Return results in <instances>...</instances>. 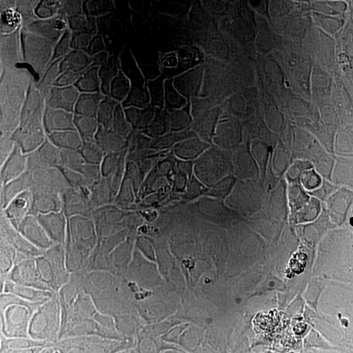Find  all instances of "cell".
I'll return each mask as SVG.
<instances>
[{"mask_svg": "<svg viewBox=\"0 0 353 353\" xmlns=\"http://www.w3.org/2000/svg\"><path fill=\"white\" fill-rule=\"evenodd\" d=\"M72 163L50 137L0 141V265L23 267L38 250L41 229L64 166Z\"/></svg>", "mask_w": 353, "mask_h": 353, "instance_id": "1", "label": "cell"}, {"mask_svg": "<svg viewBox=\"0 0 353 353\" xmlns=\"http://www.w3.org/2000/svg\"><path fill=\"white\" fill-rule=\"evenodd\" d=\"M64 166L45 216L36 255L24 268L48 307L74 300L93 278L87 249L90 198Z\"/></svg>", "mask_w": 353, "mask_h": 353, "instance_id": "2", "label": "cell"}, {"mask_svg": "<svg viewBox=\"0 0 353 353\" xmlns=\"http://www.w3.org/2000/svg\"><path fill=\"white\" fill-rule=\"evenodd\" d=\"M42 75L48 123L61 131L75 150L76 163L101 126L113 84L57 63L45 55Z\"/></svg>", "mask_w": 353, "mask_h": 353, "instance_id": "3", "label": "cell"}, {"mask_svg": "<svg viewBox=\"0 0 353 353\" xmlns=\"http://www.w3.org/2000/svg\"><path fill=\"white\" fill-rule=\"evenodd\" d=\"M43 51L30 62L0 70V141L49 126L43 88Z\"/></svg>", "mask_w": 353, "mask_h": 353, "instance_id": "4", "label": "cell"}, {"mask_svg": "<svg viewBox=\"0 0 353 353\" xmlns=\"http://www.w3.org/2000/svg\"><path fill=\"white\" fill-rule=\"evenodd\" d=\"M135 55V39L121 29H114L102 37L75 38L45 57L114 85Z\"/></svg>", "mask_w": 353, "mask_h": 353, "instance_id": "5", "label": "cell"}, {"mask_svg": "<svg viewBox=\"0 0 353 353\" xmlns=\"http://www.w3.org/2000/svg\"><path fill=\"white\" fill-rule=\"evenodd\" d=\"M160 185L150 172L106 173L90 198V211L148 227Z\"/></svg>", "mask_w": 353, "mask_h": 353, "instance_id": "6", "label": "cell"}, {"mask_svg": "<svg viewBox=\"0 0 353 353\" xmlns=\"http://www.w3.org/2000/svg\"><path fill=\"white\" fill-rule=\"evenodd\" d=\"M147 240L148 227L90 212L87 249L93 271L112 263L152 261Z\"/></svg>", "mask_w": 353, "mask_h": 353, "instance_id": "7", "label": "cell"}, {"mask_svg": "<svg viewBox=\"0 0 353 353\" xmlns=\"http://www.w3.org/2000/svg\"><path fill=\"white\" fill-rule=\"evenodd\" d=\"M190 283L211 307L237 306L254 299V279L225 258L214 259L201 250L190 271Z\"/></svg>", "mask_w": 353, "mask_h": 353, "instance_id": "8", "label": "cell"}, {"mask_svg": "<svg viewBox=\"0 0 353 353\" xmlns=\"http://www.w3.org/2000/svg\"><path fill=\"white\" fill-rule=\"evenodd\" d=\"M185 117L170 102L141 100L119 127L121 147L139 140L165 147L183 135Z\"/></svg>", "mask_w": 353, "mask_h": 353, "instance_id": "9", "label": "cell"}, {"mask_svg": "<svg viewBox=\"0 0 353 353\" xmlns=\"http://www.w3.org/2000/svg\"><path fill=\"white\" fill-rule=\"evenodd\" d=\"M54 341V309L32 287L24 307L1 332V353H39Z\"/></svg>", "mask_w": 353, "mask_h": 353, "instance_id": "10", "label": "cell"}, {"mask_svg": "<svg viewBox=\"0 0 353 353\" xmlns=\"http://www.w3.org/2000/svg\"><path fill=\"white\" fill-rule=\"evenodd\" d=\"M211 191L203 183L188 186H160L153 203L148 228L192 236L195 220Z\"/></svg>", "mask_w": 353, "mask_h": 353, "instance_id": "11", "label": "cell"}, {"mask_svg": "<svg viewBox=\"0 0 353 353\" xmlns=\"http://www.w3.org/2000/svg\"><path fill=\"white\" fill-rule=\"evenodd\" d=\"M94 276L121 300L159 301L165 280L153 261H132L102 265Z\"/></svg>", "mask_w": 353, "mask_h": 353, "instance_id": "12", "label": "cell"}, {"mask_svg": "<svg viewBox=\"0 0 353 353\" xmlns=\"http://www.w3.org/2000/svg\"><path fill=\"white\" fill-rule=\"evenodd\" d=\"M199 134H183L165 145L150 168L160 186H188L202 183Z\"/></svg>", "mask_w": 353, "mask_h": 353, "instance_id": "13", "label": "cell"}, {"mask_svg": "<svg viewBox=\"0 0 353 353\" xmlns=\"http://www.w3.org/2000/svg\"><path fill=\"white\" fill-rule=\"evenodd\" d=\"M284 263L305 278L316 276L339 265L341 258L332 220L312 214L310 232L303 248Z\"/></svg>", "mask_w": 353, "mask_h": 353, "instance_id": "14", "label": "cell"}, {"mask_svg": "<svg viewBox=\"0 0 353 353\" xmlns=\"http://www.w3.org/2000/svg\"><path fill=\"white\" fill-rule=\"evenodd\" d=\"M74 303L90 336L114 335L122 331V300L105 288L94 274Z\"/></svg>", "mask_w": 353, "mask_h": 353, "instance_id": "15", "label": "cell"}, {"mask_svg": "<svg viewBox=\"0 0 353 353\" xmlns=\"http://www.w3.org/2000/svg\"><path fill=\"white\" fill-rule=\"evenodd\" d=\"M125 118L126 117L117 118L103 125L85 153L75 164H71V174L89 198H92L93 192L99 188L115 153L121 148L119 127Z\"/></svg>", "mask_w": 353, "mask_h": 353, "instance_id": "16", "label": "cell"}, {"mask_svg": "<svg viewBox=\"0 0 353 353\" xmlns=\"http://www.w3.org/2000/svg\"><path fill=\"white\" fill-rule=\"evenodd\" d=\"M262 176L263 169L259 159L245 141L239 140L237 147L221 166L217 192L236 205L243 207L255 194Z\"/></svg>", "mask_w": 353, "mask_h": 353, "instance_id": "17", "label": "cell"}, {"mask_svg": "<svg viewBox=\"0 0 353 353\" xmlns=\"http://www.w3.org/2000/svg\"><path fill=\"white\" fill-rule=\"evenodd\" d=\"M135 50L144 65H170L185 72L192 70L194 51L188 33L169 28L152 30L135 38Z\"/></svg>", "mask_w": 353, "mask_h": 353, "instance_id": "18", "label": "cell"}, {"mask_svg": "<svg viewBox=\"0 0 353 353\" xmlns=\"http://www.w3.org/2000/svg\"><path fill=\"white\" fill-rule=\"evenodd\" d=\"M148 250L165 281L189 280L198 255L192 236L169 233L148 228Z\"/></svg>", "mask_w": 353, "mask_h": 353, "instance_id": "19", "label": "cell"}, {"mask_svg": "<svg viewBox=\"0 0 353 353\" xmlns=\"http://www.w3.org/2000/svg\"><path fill=\"white\" fill-rule=\"evenodd\" d=\"M237 207L220 192L211 191L201 205L192 230L198 250L214 259L224 258L229 221Z\"/></svg>", "mask_w": 353, "mask_h": 353, "instance_id": "20", "label": "cell"}, {"mask_svg": "<svg viewBox=\"0 0 353 353\" xmlns=\"http://www.w3.org/2000/svg\"><path fill=\"white\" fill-rule=\"evenodd\" d=\"M242 208L248 216L268 214L285 217L293 214L301 208V194L296 176L263 172L255 194Z\"/></svg>", "mask_w": 353, "mask_h": 353, "instance_id": "21", "label": "cell"}, {"mask_svg": "<svg viewBox=\"0 0 353 353\" xmlns=\"http://www.w3.org/2000/svg\"><path fill=\"white\" fill-rule=\"evenodd\" d=\"M0 63L4 68L30 62L43 51L45 39L32 16L0 23Z\"/></svg>", "mask_w": 353, "mask_h": 353, "instance_id": "22", "label": "cell"}, {"mask_svg": "<svg viewBox=\"0 0 353 353\" xmlns=\"http://www.w3.org/2000/svg\"><path fill=\"white\" fill-rule=\"evenodd\" d=\"M169 322L174 327L201 330L212 309L189 280L165 281L163 297L159 300Z\"/></svg>", "mask_w": 353, "mask_h": 353, "instance_id": "23", "label": "cell"}, {"mask_svg": "<svg viewBox=\"0 0 353 353\" xmlns=\"http://www.w3.org/2000/svg\"><path fill=\"white\" fill-rule=\"evenodd\" d=\"M237 135L227 114H219L214 126L199 135L202 183L210 191L219 190L220 170L228 156L237 147Z\"/></svg>", "mask_w": 353, "mask_h": 353, "instance_id": "24", "label": "cell"}, {"mask_svg": "<svg viewBox=\"0 0 353 353\" xmlns=\"http://www.w3.org/2000/svg\"><path fill=\"white\" fill-rule=\"evenodd\" d=\"M79 3L77 0L32 1V19L43 34L45 55L54 54L75 39L70 28V19Z\"/></svg>", "mask_w": 353, "mask_h": 353, "instance_id": "25", "label": "cell"}, {"mask_svg": "<svg viewBox=\"0 0 353 353\" xmlns=\"http://www.w3.org/2000/svg\"><path fill=\"white\" fill-rule=\"evenodd\" d=\"M328 152H319L296 166V181L301 194V208L305 212L328 217Z\"/></svg>", "mask_w": 353, "mask_h": 353, "instance_id": "26", "label": "cell"}, {"mask_svg": "<svg viewBox=\"0 0 353 353\" xmlns=\"http://www.w3.org/2000/svg\"><path fill=\"white\" fill-rule=\"evenodd\" d=\"M224 258L250 278L255 276L265 261V252L252 239L248 214L242 207H237L230 217Z\"/></svg>", "mask_w": 353, "mask_h": 353, "instance_id": "27", "label": "cell"}, {"mask_svg": "<svg viewBox=\"0 0 353 353\" xmlns=\"http://www.w3.org/2000/svg\"><path fill=\"white\" fill-rule=\"evenodd\" d=\"M172 327L159 301L122 300V331L161 345Z\"/></svg>", "mask_w": 353, "mask_h": 353, "instance_id": "28", "label": "cell"}, {"mask_svg": "<svg viewBox=\"0 0 353 353\" xmlns=\"http://www.w3.org/2000/svg\"><path fill=\"white\" fill-rule=\"evenodd\" d=\"M121 1L84 0L80 1L70 19V28L76 38L102 37L117 29Z\"/></svg>", "mask_w": 353, "mask_h": 353, "instance_id": "29", "label": "cell"}, {"mask_svg": "<svg viewBox=\"0 0 353 353\" xmlns=\"http://www.w3.org/2000/svg\"><path fill=\"white\" fill-rule=\"evenodd\" d=\"M143 74H144V64L135 55L131 63L127 65L125 72L112 87V90L109 93L108 108H106L100 128L113 119L127 117L139 105L143 100L141 97Z\"/></svg>", "mask_w": 353, "mask_h": 353, "instance_id": "30", "label": "cell"}, {"mask_svg": "<svg viewBox=\"0 0 353 353\" xmlns=\"http://www.w3.org/2000/svg\"><path fill=\"white\" fill-rule=\"evenodd\" d=\"M121 13L117 29L135 38L166 26V1L160 0H128L121 1Z\"/></svg>", "mask_w": 353, "mask_h": 353, "instance_id": "31", "label": "cell"}, {"mask_svg": "<svg viewBox=\"0 0 353 353\" xmlns=\"http://www.w3.org/2000/svg\"><path fill=\"white\" fill-rule=\"evenodd\" d=\"M312 214L303 208L285 217H279L275 237L265 258L285 262L299 252L309 236Z\"/></svg>", "mask_w": 353, "mask_h": 353, "instance_id": "32", "label": "cell"}, {"mask_svg": "<svg viewBox=\"0 0 353 353\" xmlns=\"http://www.w3.org/2000/svg\"><path fill=\"white\" fill-rule=\"evenodd\" d=\"M248 303L237 306H214L210 310L201 328L204 353H219L227 345L239 327Z\"/></svg>", "mask_w": 353, "mask_h": 353, "instance_id": "33", "label": "cell"}, {"mask_svg": "<svg viewBox=\"0 0 353 353\" xmlns=\"http://www.w3.org/2000/svg\"><path fill=\"white\" fill-rule=\"evenodd\" d=\"M32 290L23 267H8L0 271V330L10 326L24 307Z\"/></svg>", "mask_w": 353, "mask_h": 353, "instance_id": "34", "label": "cell"}, {"mask_svg": "<svg viewBox=\"0 0 353 353\" xmlns=\"http://www.w3.org/2000/svg\"><path fill=\"white\" fill-rule=\"evenodd\" d=\"M328 217L353 219V179L347 170V156L332 157L328 164Z\"/></svg>", "mask_w": 353, "mask_h": 353, "instance_id": "35", "label": "cell"}, {"mask_svg": "<svg viewBox=\"0 0 353 353\" xmlns=\"http://www.w3.org/2000/svg\"><path fill=\"white\" fill-rule=\"evenodd\" d=\"M186 74L183 70L170 65H144L141 97L173 103Z\"/></svg>", "mask_w": 353, "mask_h": 353, "instance_id": "36", "label": "cell"}, {"mask_svg": "<svg viewBox=\"0 0 353 353\" xmlns=\"http://www.w3.org/2000/svg\"><path fill=\"white\" fill-rule=\"evenodd\" d=\"M164 147H156L148 143L134 140L122 145L115 153L108 173L131 174L148 172Z\"/></svg>", "mask_w": 353, "mask_h": 353, "instance_id": "37", "label": "cell"}, {"mask_svg": "<svg viewBox=\"0 0 353 353\" xmlns=\"http://www.w3.org/2000/svg\"><path fill=\"white\" fill-rule=\"evenodd\" d=\"M205 102H210V90L205 77L199 71L191 70L183 77L173 105L181 113H186Z\"/></svg>", "mask_w": 353, "mask_h": 353, "instance_id": "38", "label": "cell"}, {"mask_svg": "<svg viewBox=\"0 0 353 353\" xmlns=\"http://www.w3.org/2000/svg\"><path fill=\"white\" fill-rule=\"evenodd\" d=\"M161 345L166 353H204L201 330L172 326L166 331Z\"/></svg>", "mask_w": 353, "mask_h": 353, "instance_id": "39", "label": "cell"}, {"mask_svg": "<svg viewBox=\"0 0 353 353\" xmlns=\"http://www.w3.org/2000/svg\"><path fill=\"white\" fill-rule=\"evenodd\" d=\"M216 106L212 102H205L189 112L183 113L185 117V128L183 134H202L214 126L217 121Z\"/></svg>", "mask_w": 353, "mask_h": 353, "instance_id": "40", "label": "cell"}, {"mask_svg": "<svg viewBox=\"0 0 353 353\" xmlns=\"http://www.w3.org/2000/svg\"><path fill=\"white\" fill-rule=\"evenodd\" d=\"M332 224L338 242L341 263H353V219L332 220Z\"/></svg>", "mask_w": 353, "mask_h": 353, "instance_id": "41", "label": "cell"}, {"mask_svg": "<svg viewBox=\"0 0 353 353\" xmlns=\"http://www.w3.org/2000/svg\"><path fill=\"white\" fill-rule=\"evenodd\" d=\"M114 335H117L119 338V341L123 343L128 353H166L163 345H160L157 343L140 339L138 336H134L125 331H119Z\"/></svg>", "mask_w": 353, "mask_h": 353, "instance_id": "42", "label": "cell"}, {"mask_svg": "<svg viewBox=\"0 0 353 353\" xmlns=\"http://www.w3.org/2000/svg\"><path fill=\"white\" fill-rule=\"evenodd\" d=\"M32 16V1L29 0H3L0 3V23L17 17Z\"/></svg>", "mask_w": 353, "mask_h": 353, "instance_id": "43", "label": "cell"}, {"mask_svg": "<svg viewBox=\"0 0 353 353\" xmlns=\"http://www.w3.org/2000/svg\"><path fill=\"white\" fill-rule=\"evenodd\" d=\"M39 353H65V350H64V347L62 344L52 341L43 351H41Z\"/></svg>", "mask_w": 353, "mask_h": 353, "instance_id": "44", "label": "cell"}, {"mask_svg": "<svg viewBox=\"0 0 353 353\" xmlns=\"http://www.w3.org/2000/svg\"><path fill=\"white\" fill-rule=\"evenodd\" d=\"M347 170H348L350 176H352L353 179V153L347 156Z\"/></svg>", "mask_w": 353, "mask_h": 353, "instance_id": "45", "label": "cell"}, {"mask_svg": "<svg viewBox=\"0 0 353 353\" xmlns=\"http://www.w3.org/2000/svg\"><path fill=\"white\" fill-rule=\"evenodd\" d=\"M348 301H350L351 306L353 307V288L348 292Z\"/></svg>", "mask_w": 353, "mask_h": 353, "instance_id": "46", "label": "cell"}]
</instances>
